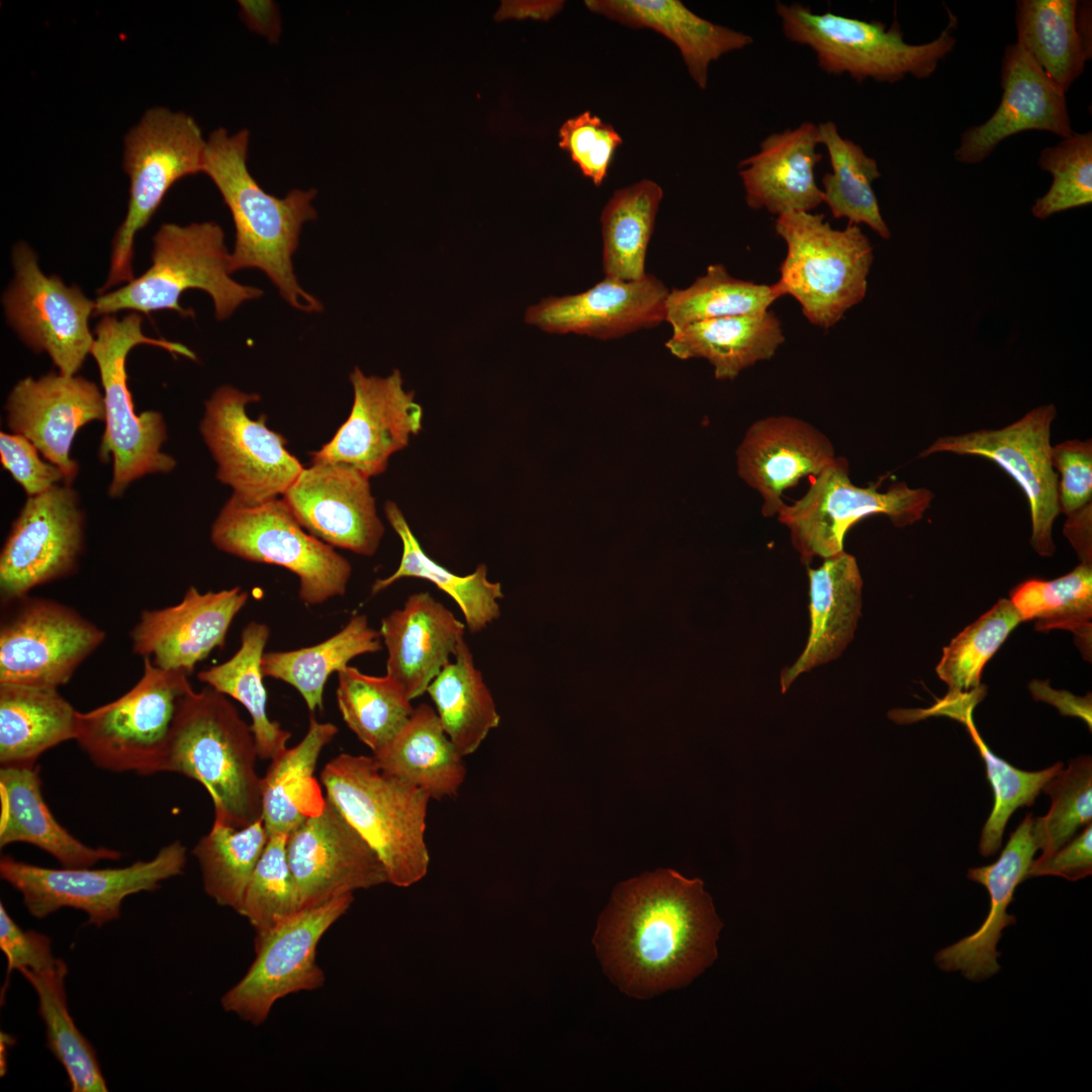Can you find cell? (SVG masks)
Masks as SVG:
<instances>
[{
    "mask_svg": "<svg viewBox=\"0 0 1092 1092\" xmlns=\"http://www.w3.org/2000/svg\"><path fill=\"white\" fill-rule=\"evenodd\" d=\"M703 886L665 869L615 889L594 944L623 992L650 998L689 984L715 961L722 922Z\"/></svg>",
    "mask_w": 1092,
    "mask_h": 1092,
    "instance_id": "cell-1",
    "label": "cell"
},
{
    "mask_svg": "<svg viewBox=\"0 0 1092 1092\" xmlns=\"http://www.w3.org/2000/svg\"><path fill=\"white\" fill-rule=\"evenodd\" d=\"M249 138L247 129L230 134L219 127L209 134L204 153L202 173L218 189L236 229L230 270L257 268L289 305L320 312L322 302L299 285L292 265L303 223L316 217V191L293 189L283 198L267 193L247 166Z\"/></svg>",
    "mask_w": 1092,
    "mask_h": 1092,
    "instance_id": "cell-2",
    "label": "cell"
},
{
    "mask_svg": "<svg viewBox=\"0 0 1092 1092\" xmlns=\"http://www.w3.org/2000/svg\"><path fill=\"white\" fill-rule=\"evenodd\" d=\"M251 725L210 687L186 695L179 707L163 771L200 783L210 796L213 823L243 828L262 817V778Z\"/></svg>",
    "mask_w": 1092,
    "mask_h": 1092,
    "instance_id": "cell-3",
    "label": "cell"
},
{
    "mask_svg": "<svg viewBox=\"0 0 1092 1092\" xmlns=\"http://www.w3.org/2000/svg\"><path fill=\"white\" fill-rule=\"evenodd\" d=\"M321 781L326 797L378 855L388 883L408 887L426 876V791L385 774L373 756L349 753L330 760Z\"/></svg>",
    "mask_w": 1092,
    "mask_h": 1092,
    "instance_id": "cell-4",
    "label": "cell"
},
{
    "mask_svg": "<svg viewBox=\"0 0 1092 1092\" xmlns=\"http://www.w3.org/2000/svg\"><path fill=\"white\" fill-rule=\"evenodd\" d=\"M230 255L224 232L214 221L163 223L153 238L150 268L124 286L99 294L94 315L171 309L192 316L193 310L182 307L179 297L199 289L212 299L215 317L225 320L245 301L263 295L260 288L231 277Z\"/></svg>",
    "mask_w": 1092,
    "mask_h": 1092,
    "instance_id": "cell-5",
    "label": "cell"
},
{
    "mask_svg": "<svg viewBox=\"0 0 1092 1092\" xmlns=\"http://www.w3.org/2000/svg\"><path fill=\"white\" fill-rule=\"evenodd\" d=\"M775 9L785 37L810 48L823 72L847 74L858 83L868 79L896 83L907 76L926 79L957 41L958 18L949 9L947 25L935 39L922 44L906 42L896 19L888 27L879 20L815 13L797 2L778 1Z\"/></svg>",
    "mask_w": 1092,
    "mask_h": 1092,
    "instance_id": "cell-6",
    "label": "cell"
},
{
    "mask_svg": "<svg viewBox=\"0 0 1092 1092\" xmlns=\"http://www.w3.org/2000/svg\"><path fill=\"white\" fill-rule=\"evenodd\" d=\"M141 313L130 311L122 318L104 315L95 327L91 355L95 359L105 406V430L99 457L112 460V479L108 493L123 494L129 484L152 473H167L176 466L175 459L162 451L167 427L161 413L135 414L127 385L126 358L132 348L150 345L196 360L186 346L144 334Z\"/></svg>",
    "mask_w": 1092,
    "mask_h": 1092,
    "instance_id": "cell-7",
    "label": "cell"
},
{
    "mask_svg": "<svg viewBox=\"0 0 1092 1092\" xmlns=\"http://www.w3.org/2000/svg\"><path fill=\"white\" fill-rule=\"evenodd\" d=\"M775 228L787 245L775 283L781 296H793L811 324L831 328L864 298L873 245L858 225L836 230L821 213L781 215Z\"/></svg>",
    "mask_w": 1092,
    "mask_h": 1092,
    "instance_id": "cell-8",
    "label": "cell"
},
{
    "mask_svg": "<svg viewBox=\"0 0 1092 1092\" xmlns=\"http://www.w3.org/2000/svg\"><path fill=\"white\" fill-rule=\"evenodd\" d=\"M123 169L129 178L125 217L117 229L103 294L133 278L136 234L152 219L179 179L202 172L206 140L190 115L166 107L148 109L124 136Z\"/></svg>",
    "mask_w": 1092,
    "mask_h": 1092,
    "instance_id": "cell-9",
    "label": "cell"
},
{
    "mask_svg": "<svg viewBox=\"0 0 1092 1092\" xmlns=\"http://www.w3.org/2000/svg\"><path fill=\"white\" fill-rule=\"evenodd\" d=\"M144 659L143 675L118 699L79 712L75 740L98 767L113 772L163 771L183 698L193 691L188 674Z\"/></svg>",
    "mask_w": 1092,
    "mask_h": 1092,
    "instance_id": "cell-10",
    "label": "cell"
},
{
    "mask_svg": "<svg viewBox=\"0 0 1092 1092\" xmlns=\"http://www.w3.org/2000/svg\"><path fill=\"white\" fill-rule=\"evenodd\" d=\"M210 538L220 551L291 571L298 577V597L307 606L347 590L350 562L303 529L282 498L247 505L231 496L211 526Z\"/></svg>",
    "mask_w": 1092,
    "mask_h": 1092,
    "instance_id": "cell-11",
    "label": "cell"
},
{
    "mask_svg": "<svg viewBox=\"0 0 1092 1092\" xmlns=\"http://www.w3.org/2000/svg\"><path fill=\"white\" fill-rule=\"evenodd\" d=\"M879 487V482L866 487L852 483L847 460L837 456L814 476L800 499L784 504L776 517L789 529L801 561L808 565L815 557L825 559L843 551L847 531L872 515L883 514L896 527L912 525L934 497L929 489L911 488L905 482L886 491Z\"/></svg>",
    "mask_w": 1092,
    "mask_h": 1092,
    "instance_id": "cell-12",
    "label": "cell"
},
{
    "mask_svg": "<svg viewBox=\"0 0 1092 1092\" xmlns=\"http://www.w3.org/2000/svg\"><path fill=\"white\" fill-rule=\"evenodd\" d=\"M185 863L186 848L174 841L153 858L123 868L51 869L3 855L0 876L21 894L33 917L46 918L68 907L85 912L88 924L101 927L119 918L126 897L157 890L165 880L181 875Z\"/></svg>",
    "mask_w": 1092,
    "mask_h": 1092,
    "instance_id": "cell-13",
    "label": "cell"
},
{
    "mask_svg": "<svg viewBox=\"0 0 1092 1092\" xmlns=\"http://www.w3.org/2000/svg\"><path fill=\"white\" fill-rule=\"evenodd\" d=\"M257 393L218 387L205 402L200 434L216 465V478L232 487L236 499L247 505L265 503L283 493L303 470L286 449V439L270 430L266 417L251 419L249 403Z\"/></svg>",
    "mask_w": 1092,
    "mask_h": 1092,
    "instance_id": "cell-14",
    "label": "cell"
},
{
    "mask_svg": "<svg viewBox=\"0 0 1092 1092\" xmlns=\"http://www.w3.org/2000/svg\"><path fill=\"white\" fill-rule=\"evenodd\" d=\"M352 902L353 895L347 894L299 910L265 934L255 936V960L221 997L223 1010L260 1025L279 999L321 988L325 975L315 960L317 944Z\"/></svg>",
    "mask_w": 1092,
    "mask_h": 1092,
    "instance_id": "cell-15",
    "label": "cell"
},
{
    "mask_svg": "<svg viewBox=\"0 0 1092 1092\" xmlns=\"http://www.w3.org/2000/svg\"><path fill=\"white\" fill-rule=\"evenodd\" d=\"M0 627V684L58 689L104 641L105 633L55 600L23 597Z\"/></svg>",
    "mask_w": 1092,
    "mask_h": 1092,
    "instance_id": "cell-16",
    "label": "cell"
},
{
    "mask_svg": "<svg viewBox=\"0 0 1092 1092\" xmlns=\"http://www.w3.org/2000/svg\"><path fill=\"white\" fill-rule=\"evenodd\" d=\"M12 263L14 278L3 296L9 325L26 346L47 353L61 374L76 375L94 343L89 317L95 300L78 286L44 275L25 243L13 248Z\"/></svg>",
    "mask_w": 1092,
    "mask_h": 1092,
    "instance_id": "cell-17",
    "label": "cell"
},
{
    "mask_svg": "<svg viewBox=\"0 0 1092 1092\" xmlns=\"http://www.w3.org/2000/svg\"><path fill=\"white\" fill-rule=\"evenodd\" d=\"M1056 417L1054 404L1040 405L1001 429L939 437L919 456L949 452L980 456L996 463L1026 495L1031 546L1039 555L1052 556L1056 550L1052 529L1060 513L1058 474L1052 462L1051 445V426Z\"/></svg>",
    "mask_w": 1092,
    "mask_h": 1092,
    "instance_id": "cell-18",
    "label": "cell"
},
{
    "mask_svg": "<svg viewBox=\"0 0 1092 1092\" xmlns=\"http://www.w3.org/2000/svg\"><path fill=\"white\" fill-rule=\"evenodd\" d=\"M85 515L75 489L57 484L28 496L0 553V594L7 605L74 573L84 546Z\"/></svg>",
    "mask_w": 1092,
    "mask_h": 1092,
    "instance_id": "cell-19",
    "label": "cell"
},
{
    "mask_svg": "<svg viewBox=\"0 0 1092 1092\" xmlns=\"http://www.w3.org/2000/svg\"><path fill=\"white\" fill-rule=\"evenodd\" d=\"M286 851L300 910L388 883L378 855L328 798L288 834Z\"/></svg>",
    "mask_w": 1092,
    "mask_h": 1092,
    "instance_id": "cell-20",
    "label": "cell"
},
{
    "mask_svg": "<svg viewBox=\"0 0 1092 1092\" xmlns=\"http://www.w3.org/2000/svg\"><path fill=\"white\" fill-rule=\"evenodd\" d=\"M354 399L348 419L311 461L349 465L368 478L384 472L389 457L422 430L423 408L403 388L398 370L386 377L350 374Z\"/></svg>",
    "mask_w": 1092,
    "mask_h": 1092,
    "instance_id": "cell-21",
    "label": "cell"
},
{
    "mask_svg": "<svg viewBox=\"0 0 1092 1092\" xmlns=\"http://www.w3.org/2000/svg\"><path fill=\"white\" fill-rule=\"evenodd\" d=\"M300 526L331 545L371 556L384 525L377 515L369 478L342 463L311 461L283 493Z\"/></svg>",
    "mask_w": 1092,
    "mask_h": 1092,
    "instance_id": "cell-22",
    "label": "cell"
},
{
    "mask_svg": "<svg viewBox=\"0 0 1092 1092\" xmlns=\"http://www.w3.org/2000/svg\"><path fill=\"white\" fill-rule=\"evenodd\" d=\"M11 433L25 437L50 463L58 466L71 485L79 465L71 457L77 432L95 421H105L103 393L82 376L50 372L37 379L19 380L5 403Z\"/></svg>",
    "mask_w": 1092,
    "mask_h": 1092,
    "instance_id": "cell-23",
    "label": "cell"
},
{
    "mask_svg": "<svg viewBox=\"0 0 1092 1092\" xmlns=\"http://www.w3.org/2000/svg\"><path fill=\"white\" fill-rule=\"evenodd\" d=\"M248 600L240 586L206 593L190 586L178 604L141 613L130 631L132 651L161 669L190 675L198 662L224 645Z\"/></svg>",
    "mask_w": 1092,
    "mask_h": 1092,
    "instance_id": "cell-24",
    "label": "cell"
},
{
    "mask_svg": "<svg viewBox=\"0 0 1092 1092\" xmlns=\"http://www.w3.org/2000/svg\"><path fill=\"white\" fill-rule=\"evenodd\" d=\"M668 293L651 274L635 281L605 277L580 293L543 298L527 308L525 322L551 334L617 339L665 322Z\"/></svg>",
    "mask_w": 1092,
    "mask_h": 1092,
    "instance_id": "cell-25",
    "label": "cell"
},
{
    "mask_svg": "<svg viewBox=\"0 0 1092 1092\" xmlns=\"http://www.w3.org/2000/svg\"><path fill=\"white\" fill-rule=\"evenodd\" d=\"M1002 98L984 123L961 135L954 159L964 164L985 160L1005 139L1024 130H1044L1068 138L1074 133L1066 94L1057 87L1018 42L1007 44L1001 64Z\"/></svg>",
    "mask_w": 1092,
    "mask_h": 1092,
    "instance_id": "cell-26",
    "label": "cell"
},
{
    "mask_svg": "<svg viewBox=\"0 0 1092 1092\" xmlns=\"http://www.w3.org/2000/svg\"><path fill=\"white\" fill-rule=\"evenodd\" d=\"M837 457L830 439L810 423L790 416L755 421L736 450L737 473L761 499V514L776 517L785 489L816 476Z\"/></svg>",
    "mask_w": 1092,
    "mask_h": 1092,
    "instance_id": "cell-27",
    "label": "cell"
},
{
    "mask_svg": "<svg viewBox=\"0 0 1092 1092\" xmlns=\"http://www.w3.org/2000/svg\"><path fill=\"white\" fill-rule=\"evenodd\" d=\"M819 145L818 125L811 121L765 136L758 152L738 164L748 207L781 216L823 203L815 179L823 157Z\"/></svg>",
    "mask_w": 1092,
    "mask_h": 1092,
    "instance_id": "cell-28",
    "label": "cell"
},
{
    "mask_svg": "<svg viewBox=\"0 0 1092 1092\" xmlns=\"http://www.w3.org/2000/svg\"><path fill=\"white\" fill-rule=\"evenodd\" d=\"M464 631L465 624L429 593L410 596L401 609L381 621L386 675L411 700L422 696L454 656Z\"/></svg>",
    "mask_w": 1092,
    "mask_h": 1092,
    "instance_id": "cell-29",
    "label": "cell"
},
{
    "mask_svg": "<svg viewBox=\"0 0 1092 1092\" xmlns=\"http://www.w3.org/2000/svg\"><path fill=\"white\" fill-rule=\"evenodd\" d=\"M1033 818L1031 813L1025 815L995 862L969 870L968 878L988 890L989 913L973 934L936 952L934 961L939 969L961 971L971 981H982L1000 970L997 942L1002 930L1016 922L1006 910L1017 886L1027 879L1037 849L1031 832Z\"/></svg>",
    "mask_w": 1092,
    "mask_h": 1092,
    "instance_id": "cell-30",
    "label": "cell"
},
{
    "mask_svg": "<svg viewBox=\"0 0 1092 1092\" xmlns=\"http://www.w3.org/2000/svg\"><path fill=\"white\" fill-rule=\"evenodd\" d=\"M810 630L798 658L781 673L782 693L799 675L837 659L852 641L861 615L862 578L853 555L844 550L807 568Z\"/></svg>",
    "mask_w": 1092,
    "mask_h": 1092,
    "instance_id": "cell-31",
    "label": "cell"
},
{
    "mask_svg": "<svg viewBox=\"0 0 1092 1092\" xmlns=\"http://www.w3.org/2000/svg\"><path fill=\"white\" fill-rule=\"evenodd\" d=\"M584 5L593 13L632 28L653 29L668 38L703 90L711 63L753 43L751 35L705 19L677 0H586Z\"/></svg>",
    "mask_w": 1092,
    "mask_h": 1092,
    "instance_id": "cell-32",
    "label": "cell"
},
{
    "mask_svg": "<svg viewBox=\"0 0 1092 1092\" xmlns=\"http://www.w3.org/2000/svg\"><path fill=\"white\" fill-rule=\"evenodd\" d=\"M0 845L33 844L67 868L92 867L100 860H116L118 850L90 847L58 823L46 804L35 765L1 766Z\"/></svg>",
    "mask_w": 1092,
    "mask_h": 1092,
    "instance_id": "cell-33",
    "label": "cell"
},
{
    "mask_svg": "<svg viewBox=\"0 0 1092 1092\" xmlns=\"http://www.w3.org/2000/svg\"><path fill=\"white\" fill-rule=\"evenodd\" d=\"M785 342L782 325L769 310L704 320L672 331L665 347L679 359L705 358L720 380L734 379L770 359Z\"/></svg>",
    "mask_w": 1092,
    "mask_h": 1092,
    "instance_id": "cell-34",
    "label": "cell"
},
{
    "mask_svg": "<svg viewBox=\"0 0 1092 1092\" xmlns=\"http://www.w3.org/2000/svg\"><path fill=\"white\" fill-rule=\"evenodd\" d=\"M372 756L382 771L423 789L431 799L456 795L465 779L463 756L427 704L414 708L401 729Z\"/></svg>",
    "mask_w": 1092,
    "mask_h": 1092,
    "instance_id": "cell-35",
    "label": "cell"
},
{
    "mask_svg": "<svg viewBox=\"0 0 1092 1092\" xmlns=\"http://www.w3.org/2000/svg\"><path fill=\"white\" fill-rule=\"evenodd\" d=\"M78 715L58 689L0 684L1 766H32L48 749L75 740Z\"/></svg>",
    "mask_w": 1092,
    "mask_h": 1092,
    "instance_id": "cell-36",
    "label": "cell"
},
{
    "mask_svg": "<svg viewBox=\"0 0 1092 1092\" xmlns=\"http://www.w3.org/2000/svg\"><path fill=\"white\" fill-rule=\"evenodd\" d=\"M337 733L334 724L310 717L304 737L271 760L262 778V818L269 835L289 834L324 809L327 797L313 774L322 750Z\"/></svg>",
    "mask_w": 1092,
    "mask_h": 1092,
    "instance_id": "cell-37",
    "label": "cell"
},
{
    "mask_svg": "<svg viewBox=\"0 0 1092 1092\" xmlns=\"http://www.w3.org/2000/svg\"><path fill=\"white\" fill-rule=\"evenodd\" d=\"M384 513L401 541L402 553L397 569L389 576L373 582V595L400 578H422L433 582L456 602L465 619V626L471 633L485 629L499 618L498 601L504 597L502 584L488 580L485 564H479L472 573L464 576L449 571L425 553L395 503L386 502Z\"/></svg>",
    "mask_w": 1092,
    "mask_h": 1092,
    "instance_id": "cell-38",
    "label": "cell"
},
{
    "mask_svg": "<svg viewBox=\"0 0 1092 1092\" xmlns=\"http://www.w3.org/2000/svg\"><path fill=\"white\" fill-rule=\"evenodd\" d=\"M381 648L380 632L370 627L365 615L355 614L338 633L318 644L264 653L262 671L264 676L293 687L308 710L314 712L323 709L325 685L333 672L353 658Z\"/></svg>",
    "mask_w": 1092,
    "mask_h": 1092,
    "instance_id": "cell-39",
    "label": "cell"
},
{
    "mask_svg": "<svg viewBox=\"0 0 1092 1092\" xmlns=\"http://www.w3.org/2000/svg\"><path fill=\"white\" fill-rule=\"evenodd\" d=\"M440 723L462 756L473 753L500 721L493 698L463 640L427 689Z\"/></svg>",
    "mask_w": 1092,
    "mask_h": 1092,
    "instance_id": "cell-40",
    "label": "cell"
},
{
    "mask_svg": "<svg viewBox=\"0 0 1092 1092\" xmlns=\"http://www.w3.org/2000/svg\"><path fill=\"white\" fill-rule=\"evenodd\" d=\"M269 636L266 624L248 623L242 631L237 652L230 659L199 671L197 677L246 708L251 715L258 756L272 760L287 748L291 734L267 715L262 657Z\"/></svg>",
    "mask_w": 1092,
    "mask_h": 1092,
    "instance_id": "cell-41",
    "label": "cell"
},
{
    "mask_svg": "<svg viewBox=\"0 0 1092 1092\" xmlns=\"http://www.w3.org/2000/svg\"><path fill=\"white\" fill-rule=\"evenodd\" d=\"M20 974L33 988L37 1012L42 1019L47 1048L65 1069L72 1092L108 1091L92 1044L76 1026L68 1007L65 978L68 967L62 959L42 970L22 969Z\"/></svg>",
    "mask_w": 1092,
    "mask_h": 1092,
    "instance_id": "cell-42",
    "label": "cell"
},
{
    "mask_svg": "<svg viewBox=\"0 0 1092 1092\" xmlns=\"http://www.w3.org/2000/svg\"><path fill=\"white\" fill-rule=\"evenodd\" d=\"M662 188L644 179L616 190L601 214L605 277L635 281L647 275L645 260Z\"/></svg>",
    "mask_w": 1092,
    "mask_h": 1092,
    "instance_id": "cell-43",
    "label": "cell"
},
{
    "mask_svg": "<svg viewBox=\"0 0 1092 1092\" xmlns=\"http://www.w3.org/2000/svg\"><path fill=\"white\" fill-rule=\"evenodd\" d=\"M1077 5V0L1016 2V42L1065 94L1088 61L1076 29Z\"/></svg>",
    "mask_w": 1092,
    "mask_h": 1092,
    "instance_id": "cell-44",
    "label": "cell"
},
{
    "mask_svg": "<svg viewBox=\"0 0 1092 1092\" xmlns=\"http://www.w3.org/2000/svg\"><path fill=\"white\" fill-rule=\"evenodd\" d=\"M817 125L819 144L827 150L832 169L822 178L823 202L835 218L844 217L856 225L864 223L888 240L891 232L872 186L881 177L877 161L859 145L843 138L833 121Z\"/></svg>",
    "mask_w": 1092,
    "mask_h": 1092,
    "instance_id": "cell-45",
    "label": "cell"
},
{
    "mask_svg": "<svg viewBox=\"0 0 1092 1092\" xmlns=\"http://www.w3.org/2000/svg\"><path fill=\"white\" fill-rule=\"evenodd\" d=\"M1010 601L1023 621L1037 631L1073 632L1084 655L1091 656L1092 566L1081 563L1052 580L1029 579L1010 593Z\"/></svg>",
    "mask_w": 1092,
    "mask_h": 1092,
    "instance_id": "cell-46",
    "label": "cell"
},
{
    "mask_svg": "<svg viewBox=\"0 0 1092 1092\" xmlns=\"http://www.w3.org/2000/svg\"><path fill=\"white\" fill-rule=\"evenodd\" d=\"M268 839L262 817L243 828L213 823L192 851L205 893L218 905L237 911Z\"/></svg>",
    "mask_w": 1092,
    "mask_h": 1092,
    "instance_id": "cell-47",
    "label": "cell"
},
{
    "mask_svg": "<svg viewBox=\"0 0 1092 1092\" xmlns=\"http://www.w3.org/2000/svg\"><path fill=\"white\" fill-rule=\"evenodd\" d=\"M337 703L344 722L373 752L405 724L414 708L388 675L374 676L347 665L338 672Z\"/></svg>",
    "mask_w": 1092,
    "mask_h": 1092,
    "instance_id": "cell-48",
    "label": "cell"
},
{
    "mask_svg": "<svg viewBox=\"0 0 1092 1092\" xmlns=\"http://www.w3.org/2000/svg\"><path fill=\"white\" fill-rule=\"evenodd\" d=\"M782 297L776 284H757L731 276L724 265L713 264L686 288L669 290L665 322L672 331L709 318L755 314L768 310Z\"/></svg>",
    "mask_w": 1092,
    "mask_h": 1092,
    "instance_id": "cell-49",
    "label": "cell"
},
{
    "mask_svg": "<svg viewBox=\"0 0 1092 1092\" xmlns=\"http://www.w3.org/2000/svg\"><path fill=\"white\" fill-rule=\"evenodd\" d=\"M974 708L960 718L986 765L987 779L994 793V805L981 833L979 851L983 856L995 854L1002 844L1006 824L1019 807L1031 806L1043 786L1056 776L1063 763L1058 761L1048 768L1026 771L998 757L979 734L973 719Z\"/></svg>",
    "mask_w": 1092,
    "mask_h": 1092,
    "instance_id": "cell-50",
    "label": "cell"
},
{
    "mask_svg": "<svg viewBox=\"0 0 1092 1092\" xmlns=\"http://www.w3.org/2000/svg\"><path fill=\"white\" fill-rule=\"evenodd\" d=\"M1020 622L1011 601L1001 599L952 638L936 666L937 675L948 687L947 694L968 693L982 686L984 666Z\"/></svg>",
    "mask_w": 1092,
    "mask_h": 1092,
    "instance_id": "cell-51",
    "label": "cell"
},
{
    "mask_svg": "<svg viewBox=\"0 0 1092 1092\" xmlns=\"http://www.w3.org/2000/svg\"><path fill=\"white\" fill-rule=\"evenodd\" d=\"M1052 805L1043 817L1033 818L1031 832L1034 843L1049 855L1069 840L1081 826L1092 820V760L1081 755L1070 760L1042 788Z\"/></svg>",
    "mask_w": 1092,
    "mask_h": 1092,
    "instance_id": "cell-52",
    "label": "cell"
},
{
    "mask_svg": "<svg viewBox=\"0 0 1092 1092\" xmlns=\"http://www.w3.org/2000/svg\"><path fill=\"white\" fill-rule=\"evenodd\" d=\"M288 834L269 835L237 912L262 935L298 912L296 886L288 863Z\"/></svg>",
    "mask_w": 1092,
    "mask_h": 1092,
    "instance_id": "cell-53",
    "label": "cell"
},
{
    "mask_svg": "<svg viewBox=\"0 0 1092 1092\" xmlns=\"http://www.w3.org/2000/svg\"><path fill=\"white\" fill-rule=\"evenodd\" d=\"M1038 166L1053 176L1049 191L1037 198L1032 214L1044 219L1055 213L1090 204L1092 201V133L1074 132L1044 148Z\"/></svg>",
    "mask_w": 1092,
    "mask_h": 1092,
    "instance_id": "cell-54",
    "label": "cell"
},
{
    "mask_svg": "<svg viewBox=\"0 0 1092 1092\" xmlns=\"http://www.w3.org/2000/svg\"><path fill=\"white\" fill-rule=\"evenodd\" d=\"M623 140L615 128L586 110L567 119L559 129V147L568 152L581 173L600 186L616 149Z\"/></svg>",
    "mask_w": 1092,
    "mask_h": 1092,
    "instance_id": "cell-55",
    "label": "cell"
},
{
    "mask_svg": "<svg viewBox=\"0 0 1092 1092\" xmlns=\"http://www.w3.org/2000/svg\"><path fill=\"white\" fill-rule=\"evenodd\" d=\"M1052 462L1060 475L1058 503L1060 512L1074 514L1091 504V440H1069L1053 446Z\"/></svg>",
    "mask_w": 1092,
    "mask_h": 1092,
    "instance_id": "cell-56",
    "label": "cell"
},
{
    "mask_svg": "<svg viewBox=\"0 0 1092 1092\" xmlns=\"http://www.w3.org/2000/svg\"><path fill=\"white\" fill-rule=\"evenodd\" d=\"M39 451L25 437L0 433V461L28 496L38 495L66 478L62 470L39 457Z\"/></svg>",
    "mask_w": 1092,
    "mask_h": 1092,
    "instance_id": "cell-57",
    "label": "cell"
},
{
    "mask_svg": "<svg viewBox=\"0 0 1092 1092\" xmlns=\"http://www.w3.org/2000/svg\"><path fill=\"white\" fill-rule=\"evenodd\" d=\"M0 949L7 961V976L12 971L42 970L57 962L51 938L34 930H23L0 903Z\"/></svg>",
    "mask_w": 1092,
    "mask_h": 1092,
    "instance_id": "cell-58",
    "label": "cell"
},
{
    "mask_svg": "<svg viewBox=\"0 0 1092 1092\" xmlns=\"http://www.w3.org/2000/svg\"><path fill=\"white\" fill-rule=\"evenodd\" d=\"M1092 874V825L1049 855L1033 859L1027 878L1058 876L1078 881Z\"/></svg>",
    "mask_w": 1092,
    "mask_h": 1092,
    "instance_id": "cell-59",
    "label": "cell"
},
{
    "mask_svg": "<svg viewBox=\"0 0 1092 1092\" xmlns=\"http://www.w3.org/2000/svg\"><path fill=\"white\" fill-rule=\"evenodd\" d=\"M1028 689L1037 701L1045 702L1056 707L1061 715L1081 718L1091 730L1092 728V700L1091 695L1077 697L1067 691H1058L1050 687L1046 680H1032Z\"/></svg>",
    "mask_w": 1092,
    "mask_h": 1092,
    "instance_id": "cell-60",
    "label": "cell"
},
{
    "mask_svg": "<svg viewBox=\"0 0 1092 1092\" xmlns=\"http://www.w3.org/2000/svg\"><path fill=\"white\" fill-rule=\"evenodd\" d=\"M1079 557L1085 564H1091V504L1069 515L1064 529Z\"/></svg>",
    "mask_w": 1092,
    "mask_h": 1092,
    "instance_id": "cell-61",
    "label": "cell"
},
{
    "mask_svg": "<svg viewBox=\"0 0 1092 1092\" xmlns=\"http://www.w3.org/2000/svg\"><path fill=\"white\" fill-rule=\"evenodd\" d=\"M1076 29L1088 60L1091 59V2L1078 1L1076 9Z\"/></svg>",
    "mask_w": 1092,
    "mask_h": 1092,
    "instance_id": "cell-62",
    "label": "cell"
},
{
    "mask_svg": "<svg viewBox=\"0 0 1092 1092\" xmlns=\"http://www.w3.org/2000/svg\"><path fill=\"white\" fill-rule=\"evenodd\" d=\"M14 1041H15V1038H13L12 1035H10V1034H8L6 1032H3V1031L0 1033V1074H1V1076H4L6 1074V1070H7L6 1069V1066H7L6 1058H7V1055H8L7 1050L10 1046H12V1043Z\"/></svg>",
    "mask_w": 1092,
    "mask_h": 1092,
    "instance_id": "cell-63",
    "label": "cell"
}]
</instances>
